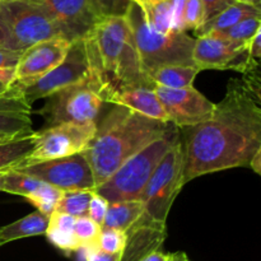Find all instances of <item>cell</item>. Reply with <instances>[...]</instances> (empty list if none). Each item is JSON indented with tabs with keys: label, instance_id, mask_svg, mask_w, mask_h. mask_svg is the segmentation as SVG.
Wrapping results in <instances>:
<instances>
[{
	"label": "cell",
	"instance_id": "cell-40",
	"mask_svg": "<svg viewBox=\"0 0 261 261\" xmlns=\"http://www.w3.org/2000/svg\"><path fill=\"white\" fill-rule=\"evenodd\" d=\"M0 48L2 50H10V40H9V35H8V31L5 28L4 22H3L2 17H0ZM14 53V51H13Z\"/></svg>",
	"mask_w": 261,
	"mask_h": 261
},
{
	"label": "cell",
	"instance_id": "cell-5",
	"mask_svg": "<svg viewBox=\"0 0 261 261\" xmlns=\"http://www.w3.org/2000/svg\"><path fill=\"white\" fill-rule=\"evenodd\" d=\"M181 139L178 127L173 126L165 135L133 155L120 166L105 182L94 189L109 203L140 200L153 172L176 142Z\"/></svg>",
	"mask_w": 261,
	"mask_h": 261
},
{
	"label": "cell",
	"instance_id": "cell-18",
	"mask_svg": "<svg viewBox=\"0 0 261 261\" xmlns=\"http://www.w3.org/2000/svg\"><path fill=\"white\" fill-rule=\"evenodd\" d=\"M109 103L127 107L143 116L150 117L158 121L170 122L167 114L155 93L154 84L135 87V88L119 92L109 99Z\"/></svg>",
	"mask_w": 261,
	"mask_h": 261
},
{
	"label": "cell",
	"instance_id": "cell-37",
	"mask_svg": "<svg viewBox=\"0 0 261 261\" xmlns=\"http://www.w3.org/2000/svg\"><path fill=\"white\" fill-rule=\"evenodd\" d=\"M20 53L2 50L0 48V69H14L19 60Z\"/></svg>",
	"mask_w": 261,
	"mask_h": 261
},
{
	"label": "cell",
	"instance_id": "cell-15",
	"mask_svg": "<svg viewBox=\"0 0 261 261\" xmlns=\"http://www.w3.org/2000/svg\"><path fill=\"white\" fill-rule=\"evenodd\" d=\"M71 42L66 38L54 37L23 51L14 68V83L30 86L59 65L65 58Z\"/></svg>",
	"mask_w": 261,
	"mask_h": 261
},
{
	"label": "cell",
	"instance_id": "cell-32",
	"mask_svg": "<svg viewBox=\"0 0 261 261\" xmlns=\"http://www.w3.org/2000/svg\"><path fill=\"white\" fill-rule=\"evenodd\" d=\"M204 24V7L201 0H185L182 12L184 32L196 30Z\"/></svg>",
	"mask_w": 261,
	"mask_h": 261
},
{
	"label": "cell",
	"instance_id": "cell-45",
	"mask_svg": "<svg viewBox=\"0 0 261 261\" xmlns=\"http://www.w3.org/2000/svg\"><path fill=\"white\" fill-rule=\"evenodd\" d=\"M9 138H13V137H8V135H2V134H0V140H4V139H9Z\"/></svg>",
	"mask_w": 261,
	"mask_h": 261
},
{
	"label": "cell",
	"instance_id": "cell-19",
	"mask_svg": "<svg viewBox=\"0 0 261 261\" xmlns=\"http://www.w3.org/2000/svg\"><path fill=\"white\" fill-rule=\"evenodd\" d=\"M250 17H261L260 8L251 4H246V3L234 2L233 4L226 8L223 12H221L216 17L212 18L211 20L204 23L199 30L195 31V35L199 37V36L211 35V33L223 32V31L229 30L234 24Z\"/></svg>",
	"mask_w": 261,
	"mask_h": 261
},
{
	"label": "cell",
	"instance_id": "cell-22",
	"mask_svg": "<svg viewBox=\"0 0 261 261\" xmlns=\"http://www.w3.org/2000/svg\"><path fill=\"white\" fill-rule=\"evenodd\" d=\"M144 208L140 200L110 203L102 228H114L126 232L142 218Z\"/></svg>",
	"mask_w": 261,
	"mask_h": 261
},
{
	"label": "cell",
	"instance_id": "cell-33",
	"mask_svg": "<svg viewBox=\"0 0 261 261\" xmlns=\"http://www.w3.org/2000/svg\"><path fill=\"white\" fill-rule=\"evenodd\" d=\"M132 0H93V8L99 19L107 17H125Z\"/></svg>",
	"mask_w": 261,
	"mask_h": 261
},
{
	"label": "cell",
	"instance_id": "cell-23",
	"mask_svg": "<svg viewBox=\"0 0 261 261\" xmlns=\"http://www.w3.org/2000/svg\"><path fill=\"white\" fill-rule=\"evenodd\" d=\"M200 73L194 65H163L149 74L150 82L165 88L180 89L194 87V81Z\"/></svg>",
	"mask_w": 261,
	"mask_h": 261
},
{
	"label": "cell",
	"instance_id": "cell-31",
	"mask_svg": "<svg viewBox=\"0 0 261 261\" xmlns=\"http://www.w3.org/2000/svg\"><path fill=\"white\" fill-rule=\"evenodd\" d=\"M127 233L125 231L114 228H101L97 249L107 254H120L126 246Z\"/></svg>",
	"mask_w": 261,
	"mask_h": 261
},
{
	"label": "cell",
	"instance_id": "cell-46",
	"mask_svg": "<svg viewBox=\"0 0 261 261\" xmlns=\"http://www.w3.org/2000/svg\"><path fill=\"white\" fill-rule=\"evenodd\" d=\"M145 2H147V0H145ZM139 4H140V3H139Z\"/></svg>",
	"mask_w": 261,
	"mask_h": 261
},
{
	"label": "cell",
	"instance_id": "cell-11",
	"mask_svg": "<svg viewBox=\"0 0 261 261\" xmlns=\"http://www.w3.org/2000/svg\"><path fill=\"white\" fill-rule=\"evenodd\" d=\"M10 170L37 178L54 188L60 189L61 191L96 189L93 173L84 153L33 165L15 166Z\"/></svg>",
	"mask_w": 261,
	"mask_h": 261
},
{
	"label": "cell",
	"instance_id": "cell-29",
	"mask_svg": "<svg viewBox=\"0 0 261 261\" xmlns=\"http://www.w3.org/2000/svg\"><path fill=\"white\" fill-rule=\"evenodd\" d=\"M41 184H42V181L37 180V178L31 177V176L24 175V173L17 172V171L7 170L5 171L3 193L20 195L25 198L28 194L35 191Z\"/></svg>",
	"mask_w": 261,
	"mask_h": 261
},
{
	"label": "cell",
	"instance_id": "cell-25",
	"mask_svg": "<svg viewBox=\"0 0 261 261\" xmlns=\"http://www.w3.org/2000/svg\"><path fill=\"white\" fill-rule=\"evenodd\" d=\"M139 5L144 10L149 24L157 32L163 35L176 32L172 0H147Z\"/></svg>",
	"mask_w": 261,
	"mask_h": 261
},
{
	"label": "cell",
	"instance_id": "cell-27",
	"mask_svg": "<svg viewBox=\"0 0 261 261\" xmlns=\"http://www.w3.org/2000/svg\"><path fill=\"white\" fill-rule=\"evenodd\" d=\"M63 193L64 191H61L60 189L54 188V186L48 185V184L42 182L35 191L28 194L25 199L33 206H36L37 212L50 217L55 212L56 205H58Z\"/></svg>",
	"mask_w": 261,
	"mask_h": 261
},
{
	"label": "cell",
	"instance_id": "cell-28",
	"mask_svg": "<svg viewBox=\"0 0 261 261\" xmlns=\"http://www.w3.org/2000/svg\"><path fill=\"white\" fill-rule=\"evenodd\" d=\"M261 30V17H250L241 20L229 30L218 33H211L212 36L222 38V40L231 41V42L244 43L247 45L252 37Z\"/></svg>",
	"mask_w": 261,
	"mask_h": 261
},
{
	"label": "cell",
	"instance_id": "cell-26",
	"mask_svg": "<svg viewBox=\"0 0 261 261\" xmlns=\"http://www.w3.org/2000/svg\"><path fill=\"white\" fill-rule=\"evenodd\" d=\"M94 190H74L64 191L56 205L55 212L68 214L74 218L87 217L91 196Z\"/></svg>",
	"mask_w": 261,
	"mask_h": 261
},
{
	"label": "cell",
	"instance_id": "cell-14",
	"mask_svg": "<svg viewBox=\"0 0 261 261\" xmlns=\"http://www.w3.org/2000/svg\"><path fill=\"white\" fill-rule=\"evenodd\" d=\"M250 61L247 45L222 40L212 35L199 36L193 48V64L201 70L244 71Z\"/></svg>",
	"mask_w": 261,
	"mask_h": 261
},
{
	"label": "cell",
	"instance_id": "cell-30",
	"mask_svg": "<svg viewBox=\"0 0 261 261\" xmlns=\"http://www.w3.org/2000/svg\"><path fill=\"white\" fill-rule=\"evenodd\" d=\"M101 228L102 227L99 224L94 223L88 217L75 218L73 232L81 249L86 250L97 247V241H98L99 233H101Z\"/></svg>",
	"mask_w": 261,
	"mask_h": 261
},
{
	"label": "cell",
	"instance_id": "cell-43",
	"mask_svg": "<svg viewBox=\"0 0 261 261\" xmlns=\"http://www.w3.org/2000/svg\"><path fill=\"white\" fill-rule=\"evenodd\" d=\"M236 2L246 3V4L255 5V7H257V8H260V4H261V0H236Z\"/></svg>",
	"mask_w": 261,
	"mask_h": 261
},
{
	"label": "cell",
	"instance_id": "cell-41",
	"mask_svg": "<svg viewBox=\"0 0 261 261\" xmlns=\"http://www.w3.org/2000/svg\"><path fill=\"white\" fill-rule=\"evenodd\" d=\"M247 167L251 168L256 175H260L261 173V149L257 150L256 153L254 154V157L250 160L249 166Z\"/></svg>",
	"mask_w": 261,
	"mask_h": 261
},
{
	"label": "cell",
	"instance_id": "cell-35",
	"mask_svg": "<svg viewBox=\"0 0 261 261\" xmlns=\"http://www.w3.org/2000/svg\"><path fill=\"white\" fill-rule=\"evenodd\" d=\"M236 0H201L204 7V23L211 20L226 8L232 5Z\"/></svg>",
	"mask_w": 261,
	"mask_h": 261
},
{
	"label": "cell",
	"instance_id": "cell-38",
	"mask_svg": "<svg viewBox=\"0 0 261 261\" xmlns=\"http://www.w3.org/2000/svg\"><path fill=\"white\" fill-rule=\"evenodd\" d=\"M247 54L251 59L259 61L261 56V30L257 31L256 35L247 43Z\"/></svg>",
	"mask_w": 261,
	"mask_h": 261
},
{
	"label": "cell",
	"instance_id": "cell-1",
	"mask_svg": "<svg viewBox=\"0 0 261 261\" xmlns=\"http://www.w3.org/2000/svg\"><path fill=\"white\" fill-rule=\"evenodd\" d=\"M182 184L208 173L247 167L261 149V107L241 82L232 79L208 120L182 134Z\"/></svg>",
	"mask_w": 261,
	"mask_h": 261
},
{
	"label": "cell",
	"instance_id": "cell-6",
	"mask_svg": "<svg viewBox=\"0 0 261 261\" xmlns=\"http://www.w3.org/2000/svg\"><path fill=\"white\" fill-rule=\"evenodd\" d=\"M103 103L101 86L91 70L82 82L47 97V102L38 114L45 117L46 127L61 122L89 124L96 122Z\"/></svg>",
	"mask_w": 261,
	"mask_h": 261
},
{
	"label": "cell",
	"instance_id": "cell-10",
	"mask_svg": "<svg viewBox=\"0 0 261 261\" xmlns=\"http://www.w3.org/2000/svg\"><path fill=\"white\" fill-rule=\"evenodd\" d=\"M91 59L86 40L79 38L71 42L64 60L50 73L30 86L19 87L27 102L32 106L33 102L37 99L47 98L66 87L82 82L91 74Z\"/></svg>",
	"mask_w": 261,
	"mask_h": 261
},
{
	"label": "cell",
	"instance_id": "cell-16",
	"mask_svg": "<svg viewBox=\"0 0 261 261\" xmlns=\"http://www.w3.org/2000/svg\"><path fill=\"white\" fill-rule=\"evenodd\" d=\"M31 112L32 106L25 99L22 88L13 83L8 92L0 96V134L18 137L32 133Z\"/></svg>",
	"mask_w": 261,
	"mask_h": 261
},
{
	"label": "cell",
	"instance_id": "cell-20",
	"mask_svg": "<svg viewBox=\"0 0 261 261\" xmlns=\"http://www.w3.org/2000/svg\"><path fill=\"white\" fill-rule=\"evenodd\" d=\"M48 216L36 211L13 223L0 227V246L17 240L45 234L48 226Z\"/></svg>",
	"mask_w": 261,
	"mask_h": 261
},
{
	"label": "cell",
	"instance_id": "cell-9",
	"mask_svg": "<svg viewBox=\"0 0 261 261\" xmlns=\"http://www.w3.org/2000/svg\"><path fill=\"white\" fill-rule=\"evenodd\" d=\"M96 130V122H61L54 126L45 127L41 132H37L32 150L17 166L33 165L83 153L91 144Z\"/></svg>",
	"mask_w": 261,
	"mask_h": 261
},
{
	"label": "cell",
	"instance_id": "cell-44",
	"mask_svg": "<svg viewBox=\"0 0 261 261\" xmlns=\"http://www.w3.org/2000/svg\"><path fill=\"white\" fill-rule=\"evenodd\" d=\"M4 177L5 171H0V191H3V188H4Z\"/></svg>",
	"mask_w": 261,
	"mask_h": 261
},
{
	"label": "cell",
	"instance_id": "cell-21",
	"mask_svg": "<svg viewBox=\"0 0 261 261\" xmlns=\"http://www.w3.org/2000/svg\"><path fill=\"white\" fill-rule=\"evenodd\" d=\"M74 222H75L74 217L58 212H54L48 218V226L45 232L46 239L56 249L61 250L65 254L81 250L73 232Z\"/></svg>",
	"mask_w": 261,
	"mask_h": 261
},
{
	"label": "cell",
	"instance_id": "cell-39",
	"mask_svg": "<svg viewBox=\"0 0 261 261\" xmlns=\"http://www.w3.org/2000/svg\"><path fill=\"white\" fill-rule=\"evenodd\" d=\"M14 83V69H0V96Z\"/></svg>",
	"mask_w": 261,
	"mask_h": 261
},
{
	"label": "cell",
	"instance_id": "cell-2",
	"mask_svg": "<svg viewBox=\"0 0 261 261\" xmlns=\"http://www.w3.org/2000/svg\"><path fill=\"white\" fill-rule=\"evenodd\" d=\"M175 126L116 106L97 125L91 144L84 150L93 173L94 186L107 180L129 158Z\"/></svg>",
	"mask_w": 261,
	"mask_h": 261
},
{
	"label": "cell",
	"instance_id": "cell-34",
	"mask_svg": "<svg viewBox=\"0 0 261 261\" xmlns=\"http://www.w3.org/2000/svg\"><path fill=\"white\" fill-rule=\"evenodd\" d=\"M109 205V200H106L103 196H101L99 194H97L96 191H93V194H92L91 196V200H89L87 217H88L89 219H92L94 223L99 224V226L102 227V223H103V219L105 216H106Z\"/></svg>",
	"mask_w": 261,
	"mask_h": 261
},
{
	"label": "cell",
	"instance_id": "cell-8",
	"mask_svg": "<svg viewBox=\"0 0 261 261\" xmlns=\"http://www.w3.org/2000/svg\"><path fill=\"white\" fill-rule=\"evenodd\" d=\"M0 17L14 53L22 54L36 43L61 36L47 15L27 0H0Z\"/></svg>",
	"mask_w": 261,
	"mask_h": 261
},
{
	"label": "cell",
	"instance_id": "cell-12",
	"mask_svg": "<svg viewBox=\"0 0 261 261\" xmlns=\"http://www.w3.org/2000/svg\"><path fill=\"white\" fill-rule=\"evenodd\" d=\"M40 8L70 42L84 38L99 20L93 0H27Z\"/></svg>",
	"mask_w": 261,
	"mask_h": 261
},
{
	"label": "cell",
	"instance_id": "cell-4",
	"mask_svg": "<svg viewBox=\"0 0 261 261\" xmlns=\"http://www.w3.org/2000/svg\"><path fill=\"white\" fill-rule=\"evenodd\" d=\"M125 19L133 33L140 65L148 78L153 70L163 65H194L195 38L186 32L168 35L157 32L148 22L143 8L134 0L130 2Z\"/></svg>",
	"mask_w": 261,
	"mask_h": 261
},
{
	"label": "cell",
	"instance_id": "cell-13",
	"mask_svg": "<svg viewBox=\"0 0 261 261\" xmlns=\"http://www.w3.org/2000/svg\"><path fill=\"white\" fill-rule=\"evenodd\" d=\"M154 91L170 122L180 129L195 126L208 120L216 107V103L194 87L171 89L154 84Z\"/></svg>",
	"mask_w": 261,
	"mask_h": 261
},
{
	"label": "cell",
	"instance_id": "cell-24",
	"mask_svg": "<svg viewBox=\"0 0 261 261\" xmlns=\"http://www.w3.org/2000/svg\"><path fill=\"white\" fill-rule=\"evenodd\" d=\"M37 132L0 140V171H7L22 162L32 150Z\"/></svg>",
	"mask_w": 261,
	"mask_h": 261
},
{
	"label": "cell",
	"instance_id": "cell-42",
	"mask_svg": "<svg viewBox=\"0 0 261 261\" xmlns=\"http://www.w3.org/2000/svg\"><path fill=\"white\" fill-rule=\"evenodd\" d=\"M142 261H170V254H163L161 250H158L145 256Z\"/></svg>",
	"mask_w": 261,
	"mask_h": 261
},
{
	"label": "cell",
	"instance_id": "cell-7",
	"mask_svg": "<svg viewBox=\"0 0 261 261\" xmlns=\"http://www.w3.org/2000/svg\"><path fill=\"white\" fill-rule=\"evenodd\" d=\"M184 150L181 139L176 142L148 181L140 201L144 208L143 218L166 226L173 201L182 189Z\"/></svg>",
	"mask_w": 261,
	"mask_h": 261
},
{
	"label": "cell",
	"instance_id": "cell-3",
	"mask_svg": "<svg viewBox=\"0 0 261 261\" xmlns=\"http://www.w3.org/2000/svg\"><path fill=\"white\" fill-rule=\"evenodd\" d=\"M84 40L105 102L125 89L154 84L143 71L125 17L102 18Z\"/></svg>",
	"mask_w": 261,
	"mask_h": 261
},
{
	"label": "cell",
	"instance_id": "cell-36",
	"mask_svg": "<svg viewBox=\"0 0 261 261\" xmlns=\"http://www.w3.org/2000/svg\"><path fill=\"white\" fill-rule=\"evenodd\" d=\"M86 261H120L121 259V252L120 254H107L97 247L86 249Z\"/></svg>",
	"mask_w": 261,
	"mask_h": 261
},
{
	"label": "cell",
	"instance_id": "cell-17",
	"mask_svg": "<svg viewBox=\"0 0 261 261\" xmlns=\"http://www.w3.org/2000/svg\"><path fill=\"white\" fill-rule=\"evenodd\" d=\"M126 233V246L120 261H142L152 252L161 250L167 237L166 226L153 223L143 217Z\"/></svg>",
	"mask_w": 261,
	"mask_h": 261
}]
</instances>
